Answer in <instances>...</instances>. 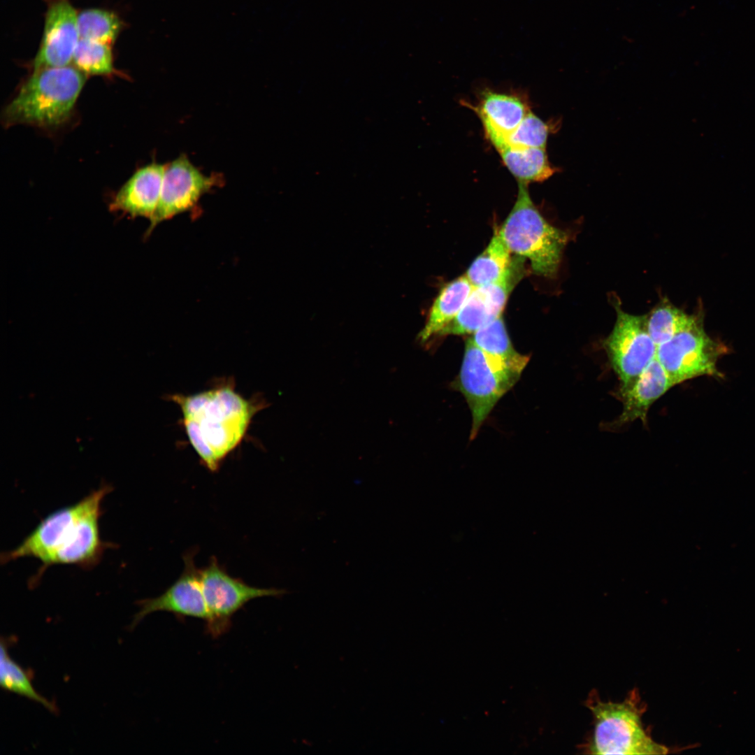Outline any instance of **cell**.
<instances>
[{"mask_svg":"<svg viewBox=\"0 0 755 755\" xmlns=\"http://www.w3.org/2000/svg\"><path fill=\"white\" fill-rule=\"evenodd\" d=\"M474 287L466 275L447 284L439 292L429 311L425 324L417 338L427 343L457 315Z\"/></svg>","mask_w":755,"mask_h":755,"instance_id":"e0dca14e","label":"cell"},{"mask_svg":"<svg viewBox=\"0 0 755 755\" xmlns=\"http://www.w3.org/2000/svg\"><path fill=\"white\" fill-rule=\"evenodd\" d=\"M697 317L663 302L646 315V324L650 336L658 346L690 326Z\"/></svg>","mask_w":755,"mask_h":755,"instance_id":"7402d4cb","label":"cell"},{"mask_svg":"<svg viewBox=\"0 0 755 755\" xmlns=\"http://www.w3.org/2000/svg\"><path fill=\"white\" fill-rule=\"evenodd\" d=\"M80 38L112 45L122 28V22L113 12L89 8L78 14Z\"/></svg>","mask_w":755,"mask_h":755,"instance_id":"cb8c5ba5","label":"cell"},{"mask_svg":"<svg viewBox=\"0 0 755 755\" xmlns=\"http://www.w3.org/2000/svg\"><path fill=\"white\" fill-rule=\"evenodd\" d=\"M511 252L496 230L486 249L472 262L466 276L474 288L499 280L510 267Z\"/></svg>","mask_w":755,"mask_h":755,"instance_id":"ffe728a7","label":"cell"},{"mask_svg":"<svg viewBox=\"0 0 755 755\" xmlns=\"http://www.w3.org/2000/svg\"><path fill=\"white\" fill-rule=\"evenodd\" d=\"M181 410L189 443L201 462L217 471L224 459L245 437L260 403L247 400L224 380L194 394L169 396Z\"/></svg>","mask_w":755,"mask_h":755,"instance_id":"7a4b0ae2","label":"cell"},{"mask_svg":"<svg viewBox=\"0 0 755 755\" xmlns=\"http://www.w3.org/2000/svg\"><path fill=\"white\" fill-rule=\"evenodd\" d=\"M503 309L487 285L475 287L457 315L438 336L474 333L502 316Z\"/></svg>","mask_w":755,"mask_h":755,"instance_id":"2e32d148","label":"cell"},{"mask_svg":"<svg viewBox=\"0 0 755 755\" xmlns=\"http://www.w3.org/2000/svg\"><path fill=\"white\" fill-rule=\"evenodd\" d=\"M217 174L207 175L185 154L166 164L161 194L156 210L150 220L146 236L159 223L194 207L202 196L218 185Z\"/></svg>","mask_w":755,"mask_h":755,"instance_id":"30bf717a","label":"cell"},{"mask_svg":"<svg viewBox=\"0 0 755 755\" xmlns=\"http://www.w3.org/2000/svg\"><path fill=\"white\" fill-rule=\"evenodd\" d=\"M87 78L73 64L33 71L3 110V124L49 130L62 126L73 115Z\"/></svg>","mask_w":755,"mask_h":755,"instance_id":"3957f363","label":"cell"},{"mask_svg":"<svg viewBox=\"0 0 755 755\" xmlns=\"http://www.w3.org/2000/svg\"><path fill=\"white\" fill-rule=\"evenodd\" d=\"M0 684L5 691L41 703L51 712H57L55 705L35 690L29 673L10 657L7 642L3 639L1 642Z\"/></svg>","mask_w":755,"mask_h":755,"instance_id":"44dd1931","label":"cell"},{"mask_svg":"<svg viewBox=\"0 0 755 755\" xmlns=\"http://www.w3.org/2000/svg\"><path fill=\"white\" fill-rule=\"evenodd\" d=\"M203 591L209 612L207 631L217 637L227 631L233 615L249 601L265 596H281L284 589L258 588L229 575L215 557L200 569Z\"/></svg>","mask_w":755,"mask_h":755,"instance_id":"9c48e42d","label":"cell"},{"mask_svg":"<svg viewBox=\"0 0 755 755\" xmlns=\"http://www.w3.org/2000/svg\"><path fill=\"white\" fill-rule=\"evenodd\" d=\"M673 387L668 373L656 358L631 387L617 391L616 396L621 401L623 409L612 426L620 427L638 419L645 424L651 406Z\"/></svg>","mask_w":755,"mask_h":755,"instance_id":"5bb4252c","label":"cell"},{"mask_svg":"<svg viewBox=\"0 0 755 755\" xmlns=\"http://www.w3.org/2000/svg\"><path fill=\"white\" fill-rule=\"evenodd\" d=\"M485 134L499 151L506 146L508 137L530 112L527 102L518 95L485 92L475 107Z\"/></svg>","mask_w":755,"mask_h":755,"instance_id":"9a60e30c","label":"cell"},{"mask_svg":"<svg viewBox=\"0 0 755 755\" xmlns=\"http://www.w3.org/2000/svg\"><path fill=\"white\" fill-rule=\"evenodd\" d=\"M509 171L518 183L542 182L555 172L545 148L505 146L498 151Z\"/></svg>","mask_w":755,"mask_h":755,"instance_id":"d6986e66","label":"cell"},{"mask_svg":"<svg viewBox=\"0 0 755 755\" xmlns=\"http://www.w3.org/2000/svg\"><path fill=\"white\" fill-rule=\"evenodd\" d=\"M80 40L78 14L69 0H55L45 14L43 36L33 71L71 64Z\"/></svg>","mask_w":755,"mask_h":755,"instance_id":"7c38bea8","label":"cell"},{"mask_svg":"<svg viewBox=\"0 0 755 755\" xmlns=\"http://www.w3.org/2000/svg\"><path fill=\"white\" fill-rule=\"evenodd\" d=\"M550 127L531 111L508 137L506 146L545 148Z\"/></svg>","mask_w":755,"mask_h":755,"instance_id":"d4e9b609","label":"cell"},{"mask_svg":"<svg viewBox=\"0 0 755 755\" xmlns=\"http://www.w3.org/2000/svg\"><path fill=\"white\" fill-rule=\"evenodd\" d=\"M72 62L87 76L118 74L113 65V51L109 44L80 38Z\"/></svg>","mask_w":755,"mask_h":755,"instance_id":"603a6c76","label":"cell"},{"mask_svg":"<svg viewBox=\"0 0 755 755\" xmlns=\"http://www.w3.org/2000/svg\"><path fill=\"white\" fill-rule=\"evenodd\" d=\"M617 318L603 347L610 364L619 380L618 389L631 387L656 358L657 345L650 336L646 315L638 316L615 306Z\"/></svg>","mask_w":755,"mask_h":755,"instance_id":"ba28073f","label":"cell"},{"mask_svg":"<svg viewBox=\"0 0 755 755\" xmlns=\"http://www.w3.org/2000/svg\"><path fill=\"white\" fill-rule=\"evenodd\" d=\"M111 490L110 485H101L78 502L46 516L19 545L1 554V563L34 558L41 563L37 579L54 565L94 568L106 549L113 547L102 540L99 530L101 503Z\"/></svg>","mask_w":755,"mask_h":755,"instance_id":"6da1fadb","label":"cell"},{"mask_svg":"<svg viewBox=\"0 0 755 755\" xmlns=\"http://www.w3.org/2000/svg\"><path fill=\"white\" fill-rule=\"evenodd\" d=\"M585 705L593 717V731L582 748L589 754H666L670 748L652 738L642 722L646 704L637 689L619 703L603 701L596 690Z\"/></svg>","mask_w":755,"mask_h":755,"instance_id":"277c9868","label":"cell"},{"mask_svg":"<svg viewBox=\"0 0 755 755\" xmlns=\"http://www.w3.org/2000/svg\"><path fill=\"white\" fill-rule=\"evenodd\" d=\"M725 346L705 332L697 317L688 328L657 346L656 359L674 386L700 376L721 377L717 366Z\"/></svg>","mask_w":755,"mask_h":755,"instance_id":"52a82bcc","label":"cell"},{"mask_svg":"<svg viewBox=\"0 0 755 755\" xmlns=\"http://www.w3.org/2000/svg\"><path fill=\"white\" fill-rule=\"evenodd\" d=\"M194 552H192L185 555L182 573L162 594L139 601L140 610L134 617L132 628L145 616L157 611L208 621L209 612L203 591L200 569L194 563Z\"/></svg>","mask_w":755,"mask_h":755,"instance_id":"8fae6325","label":"cell"},{"mask_svg":"<svg viewBox=\"0 0 755 755\" xmlns=\"http://www.w3.org/2000/svg\"><path fill=\"white\" fill-rule=\"evenodd\" d=\"M498 231L511 253L526 258L535 274L553 278L557 273L568 235L542 217L527 185L519 183L515 203Z\"/></svg>","mask_w":755,"mask_h":755,"instance_id":"5b68a950","label":"cell"},{"mask_svg":"<svg viewBox=\"0 0 755 755\" xmlns=\"http://www.w3.org/2000/svg\"><path fill=\"white\" fill-rule=\"evenodd\" d=\"M521 374L491 359L472 338L466 340L454 387L463 394L471 411L470 439L476 437L496 404L516 384Z\"/></svg>","mask_w":755,"mask_h":755,"instance_id":"8992f818","label":"cell"},{"mask_svg":"<svg viewBox=\"0 0 755 755\" xmlns=\"http://www.w3.org/2000/svg\"><path fill=\"white\" fill-rule=\"evenodd\" d=\"M166 167V164L152 162L137 169L114 195L110 210L150 220L159 201Z\"/></svg>","mask_w":755,"mask_h":755,"instance_id":"4fadbf2b","label":"cell"},{"mask_svg":"<svg viewBox=\"0 0 755 755\" xmlns=\"http://www.w3.org/2000/svg\"><path fill=\"white\" fill-rule=\"evenodd\" d=\"M472 339L489 357L507 368L522 373L529 361V357L515 350L502 316L475 332Z\"/></svg>","mask_w":755,"mask_h":755,"instance_id":"ac0fdd59","label":"cell"}]
</instances>
